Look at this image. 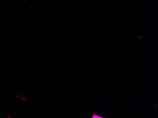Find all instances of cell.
<instances>
[{"label":"cell","instance_id":"1","mask_svg":"<svg viewBox=\"0 0 158 118\" xmlns=\"http://www.w3.org/2000/svg\"><path fill=\"white\" fill-rule=\"evenodd\" d=\"M92 118H104V117H102V116H99V115H97V114H96V113L93 112V113H92Z\"/></svg>","mask_w":158,"mask_h":118}]
</instances>
